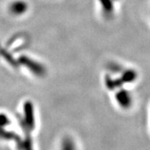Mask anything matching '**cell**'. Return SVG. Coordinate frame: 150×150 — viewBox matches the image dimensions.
Instances as JSON below:
<instances>
[{"label": "cell", "mask_w": 150, "mask_h": 150, "mask_svg": "<svg viewBox=\"0 0 150 150\" xmlns=\"http://www.w3.org/2000/svg\"><path fill=\"white\" fill-rule=\"evenodd\" d=\"M27 5L25 2L22 1H18L15 2L14 3L11 4V11L15 14L22 13L26 10Z\"/></svg>", "instance_id": "obj_1"}]
</instances>
